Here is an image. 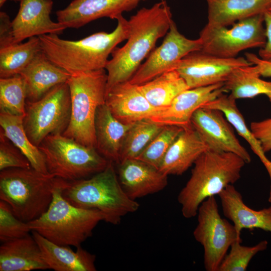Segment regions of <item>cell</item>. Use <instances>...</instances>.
Here are the masks:
<instances>
[{"instance_id":"14","label":"cell","mask_w":271,"mask_h":271,"mask_svg":"<svg viewBox=\"0 0 271 271\" xmlns=\"http://www.w3.org/2000/svg\"><path fill=\"white\" fill-rule=\"evenodd\" d=\"M191 123L209 150L232 153L246 164L251 162L249 153L239 142L233 126L221 111L200 107L192 115Z\"/></svg>"},{"instance_id":"37","label":"cell","mask_w":271,"mask_h":271,"mask_svg":"<svg viewBox=\"0 0 271 271\" xmlns=\"http://www.w3.org/2000/svg\"><path fill=\"white\" fill-rule=\"evenodd\" d=\"M31 167L27 158L1 131L0 170L12 168Z\"/></svg>"},{"instance_id":"13","label":"cell","mask_w":271,"mask_h":271,"mask_svg":"<svg viewBox=\"0 0 271 271\" xmlns=\"http://www.w3.org/2000/svg\"><path fill=\"white\" fill-rule=\"evenodd\" d=\"M251 65L243 57L224 58L199 50L185 56L175 70L193 88L224 83L236 69Z\"/></svg>"},{"instance_id":"23","label":"cell","mask_w":271,"mask_h":271,"mask_svg":"<svg viewBox=\"0 0 271 271\" xmlns=\"http://www.w3.org/2000/svg\"><path fill=\"white\" fill-rule=\"evenodd\" d=\"M48 269L50 268L32 234L2 242L0 246V271Z\"/></svg>"},{"instance_id":"27","label":"cell","mask_w":271,"mask_h":271,"mask_svg":"<svg viewBox=\"0 0 271 271\" xmlns=\"http://www.w3.org/2000/svg\"><path fill=\"white\" fill-rule=\"evenodd\" d=\"M24 117L0 112L1 131L27 158L33 169L49 174L43 154L31 142L26 132Z\"/></svg>"},{"instance_id":"18","label":"cell","mask_w":271,"mask_h":271,"mask_svg":"<svg viewBox=\"0 0 271 271\" xmlns=\"http://www.w3.org/2000/svg\"><path fill=\"white\" fill-rule=\"evenodd\" d=\"M117 165L119 181L132 200L158 193L168 185V175L139 159H126Z\"/></svg>"},{"instance_id":"7","label":"cell","mask_w":271,"mask_h":271,"mask_svg":"<svg viewBox=\"0 0 271 271\" xmlns=\"http://www.w3.org/2000/svg\"><path fill=\"white\" fill-rule=\"evenodd\" d=\"M107 82L105 69L71 75L67 82L71 96V117L64 136L96 149L95 117L98 106L105 103Z\"/></svg>"},{"instance_id":"21","label":"cell","mask_w":271,"mask_h":271,"mask_svg":"<svg viewBox=\"0 0 271 271\" xmlns=\"http://www.w3.org/2000/svg\"><path fill=\"white\" fill-rule=\"evenodd\" d=\"M26 87L27 101L34 102L52 88L66 83L71 74L53 63L42 51L20 73Z\"/></svg>"},{"instance_id":"29","label":"cell","mask_w":271,"mask_h":271,"mask_svg":"<svg viewBox=\"0 0 271 271\" xmlns=\"http://www.w3.org/2000/svg\"><path fill=\"white\" fill-rule=\"evenodd\" d=\"M236 100L230 94L226 95L223 93L213 100L205 103L201 107L221 111L233 127L248 143L252 151L265 166L271 161L266 157L258 141L247 127L245 119L237 106Z\"/></svg>"},{"instance_id":"2","label":"cell","mask_w":271,"mask_h":271,"mask_svg":"<svg viewBox=\"0 0 271 271\" xmlns=\"http://www.w3.org/2000/svg\"><path fill=\"white\" fill-rule=\"evenodd\" d=\"M111 33L99 32L77 41L50 34L39 36L42 51L48 58L71 75L105 69L108 57L116 46L128 39V22L122 15Z\"/></svg>"},{"instance_id":"36","label":"cell","mask_w":271,"mask_h":271,"mask_svg":"<svg viewBox=\"0 0 271 271\" xmlns=\"http://www.w3.org/2000/svg\"><path fill=\"white\" fill-rule=\"evenodd\" d=\"M31 231L27 222L19 219L11 206L0 201V240L4 242L24 237Z\"/></svg>"},{"instance_id":"41","label":"cell","mask_w":271,"mask_h":271,"mask_svg":"<svg viewBox=\"0 0 271 271\" xmlns=\"http://www.w3.org/2000/svg\"><path fill=\"white\" fill-rule=\"evenodd\" d=\"M263 16L266 41L264 46L260 49L258 54L260 58L271 61V12H265Z\"/></svg>"},{"instance_id":"32","label":"cell","mask_w":271,"mask_h":271,"mask_svg":"<svg viewBox=\"0 0 271 271\" xmlns=\"http://www.w3.org/2000/svg\"><path fill=\"white\" fill-rule=\"evenodd\" d=\"M164 126L149 119L132 124L123 138L120 150V162L138 158Z\"/></svg>"},{"instance_id":"15","label":"cell","mask_w":271,"mask_h":271,"mask_svg":"<svg viewBox=\"0 0 271 271\" xmlns=\"http://www.w3.org/2000/svg\"><path fill=\"white\" fill-rule=\"evenodd\" d=\"M224 83L189 88L178 95L171 104L149 119L161 125H176L183 128L191 125L193 113L205 103L227 92Z\"/></svg>"},{"instance_id":"28","label":"cell","mask_w":271,"mask_h":271,"mask_svg":"<svg viewBox=\"0 0 271 271\" xmlns=\"http://www.w3.org/2000/svg\"><path fill=\"white\" fill-rule=\"evenodd\" d=\"M138 85L150 104L161 110L168 106L180 93L189 88L176 70L166 72Z\"/></svg>"},{"instance_id":"3","label":"cell","mask_w":271,"mask_h":271,"mask_svg":"<svg viewBox=\"0 0 271 271\" xmlns=\"http://www.w3.org/2000/svg\"><path fill=\"white\" fill-rule=\"evenodd\" d=\"M246 164L232 153L208 150L194 164L191 176L178 195L184 217L197 214L201 204L208 198L218 195L240 178Z\"/></svg>"},{"instance_id":"33","label":"cell","mask_w":271,"mask_h":271,"mask_svg":"<svg viewBox=\"0 0 271 271\" xmlns=\"http://www.w3.org/2000/svg\"><path fill=\"white\" fill-rule=\"evenodd\" d=\"M27 94L22 76L0 78V112L25 116Z\"/></svg>"},{"instance_id":"20","label":"cell","mask_w":271,"mask_h":271,"mask_svg":"<svg viewBox=\"0 0 271 271\" xmlns=\"http://www.w3.org/2000/svg\"><path fill=\"white\" fill-rule=\"evenodd\" d=\"M218 196L223 214L233 222L238 236H241L243 229L271 232V206L258 210L249 208L233 185H228Z\"/></svg>"},{"instance_id":"35","label":"cell","mask_w":271,"mask_h":271,"mask_svg":"<svg viewBox=\"0 0 271 271\" xmlns=\"http://www.w3.org/2000/svg\"><path fill=\"white\" fill-rule=\"evenodd\" d=\"M242 240H236L222 261L218 271H245L253 257L265 250L268 242L263 240L252 246L241 245Z\"/></svg>"},{"instance_id":"6","label":"cell","mask_w":271,"mask_h":271,"mask_svg":"<svg viewBox=\"0 0 271 271\" xmlns=\"http://www.w3.org/2000/svg\"><path fill=\"white\" fill-rule=\"evenodd\" d=\"M60 179L42 173L32 167L2 170L0 199L11 206L19 219L29 222L47 211Z\"/></svg>"},{"instance_id":"39","label":"cell","mask_w":271,"mask_h":271,"mask_svg":"<svg viewBox=\"0 0 271 271\" xmlns=\"http://www.w3.org/2000/svg\"><path fill=\"white\" fill-rule=\"evenodd\" d=\"M12 21L5 12H0V49L14 44Z\"/></svg>"},{"instance_id":"42","label":"cell","mask_w":271,"mask_h":271,"mask_svg":"<svg viewBox=\"0 0 271 271\" xmlns=\"http://www.w3.org/2000/svg\"><path fill=\"white\" fill-rule=\"evenodd\" d=\"M7 1V0H0V7H3Z\"/></svg>"},{"instance_id":"1","label":"cell","mask_w":271,"mask_h":271,"mask_svg":"<svg viewBox=\"0 0 271 271\" xmlns=\"http://www.w3.org/2000/svg\"><path fill=\"white\" fill-rule=\"evenodd\" d=\"M172 16L166 1L161 0L151 8H142L130 17L127 42L122 47L115 48L105 68L106 92L115 85L130 79L158 40L168 32Z\"/></svg>"},{"instance_id":"30","label":"cell","mask_w":271,"mask_h":271,"mask_svg":"<svg viewBox=\"0 0 271 271\" xmlns=\"http://www.w3.org/2000/svg\"><path fill=\"white\" fill-rule=\"evenodd\" d=\"M251 66L240 67L234 71L224 83L225 89L235 99L263 94L271 104V81L261 79Z\"/></svg>"},{"instance_id":"43","label":"cell","mask_w":271,"mask_h":271,"mask_svg":"<svg viewBox=\"0 0 271 271\" xmlns=\"http://www.w3.org/2000/svg\"><path fill=\"white\" fill-rule=\"evenodd\" d=\"M11 1H14L15 2H20V0H11Z\"/></svg>"},{"instance_id":"40","label":"cell","mask_w":271,"mask_h":271,"mask_svg":"<svg viewBox=\"0 0 271 271\" xmlns=\"http://www.w3.org/2000/svg\"><path fill=\"white\" fill-rule=\"evenodd\" d=\"M245 58L250 63L252 69L260 76L271 77V61L265 60L258 57L254 54L246 52Z\"/></svg>"},{"instance_id":"8","label":"cell","mask_w":271,"mask_h":271,"mask_svg":"<svg viewBox=\"0 0 271 271\" xmlns=\"http://www.w3.org/2000/svg\"><path fill=\"white\" fill-rule=\"evenodd\" d=\"M38 148L44 156L49 174L68 181L93 176L103 170L109 162L95 148L63 134L47 136Z\"/></svg>"},{"instance_id":"10","label":"cell","mask_w":271,"mask_h":271,"mask_svg":"<svg viewBox=\"0 0 271 271\" xmlns=\"http://www.w3.org/2000/svg\"><path fill=\"white\" fill-rule=\"evenodd\" d=\"M263 14L238 21L230 29L206 25L200 33L201 50L218 57L231 58L245 49L263 47L266 41Z\"/></svg>"},{"instance_id":"5","label":"cell","mask_w":271,"mask_h":271,"mask_svg":"<svg viewBox=\"0 0 271 271\" xmlns=\"http://www.w3.org/2000/svg\"><path fill=\"white\" fill-rule=\"evenodd\" d=\"M67 181L60 179L47 211L28 224L31 231L54 243L77 247L92 235L94 228L104 221L105 217L99 210L77 207L66 200L62 191Z\"/></svg>"},{"instance_id":"9","label":"cell","mask_w":271,"mask_h":271,"mask_svg":"<svg viewBox=\"0 0 271 271\" xmlns=\"http://www.w3.org/2000/svg\"><path fill=\"white\" fill-rule=\"evenodd\" d=\"M71 110L67 82L55 86L37 101H27L23 124L31 142L38 147L47 136L63 134L69 123Z\"/></svg>"},{"instance_id":"34","label":"cell","mask_w":271,"mask_h":271,"mask_svg":"<svg viewBox=\"0 0 271 271\" xmlns=\"http://www.w3.org/2000/svg\"><path fill=\"white\" fill-rule=\"evenodd\" d=\"M183 129L176 125H164L136 159L159 169L168 150Z\"/></svg>"},{"instance_id":"19","label":"cell","mask_w":271,"mask_h":271,"mask_svg":"<svg viewBox=\"0 0 271 271\" xmlns=\"http://www.w3.org/2000/svg\"><path fill=\"white\" fill-rule=\"evenodd\" d=\"M105 104L112 115L120 122L132 124L149 119L161 110L152 105L138 85L129 81L119 83L107 92Z\"/></svg>"},{"instance_id":"22","label":"cell","mask_w":271,"mask_h":271,"mask_svg":"<svg viewBox=\"0 0 271 271\" xmlns=\"http://www.w3.org/2000/svg\"><path fill=\"white\" fill-rule=\"evenodd\" d=\"M209 147L191 125L183 128L168 150L159 170L167 175H181Z\"/></svg>"},{"instance_id":"44","label":"cell","mask_w":271,"mask_h":271,"mask_svg":"<svg viewBox=\"0 0 271 271\" xmlns=\"http://www.w3.org/2000/svg\"><path fill=\"white\" fill-rule=\"evenodd\" d=\"M268 11L271 12V7Z\"/></svg>"},{"instance_id":"31","label":"cell","mask_w":271,"mask_h":271,"mask_svg":"<svg viewBox=\"0 0 271 271\" xmlns=\"http://www.w3.org/2000/svg\"><path fill=\"white\" fill-rule=\"evenodd\" d=\"M41 51L40 39L37 36L29 38L25 43L1 48L0 78L20 74Z\"/></svg>"},{"instance_id":"24","label":"cell","mask_w":271,"mask_h":271,"mask_svg":"<svg viewBox=\"0 0 271 271\" xmlns=\"http://www.w3.org/2000/svg\"><path fill=\"white\" fill-rule=\"evenodd\" d=\"M50 269L55 271H95V255L81 246L76 251L69 246L57 244L38 232L31 231Z\"/></svg>"},{"instance_id":"25","label":"cell","mask_w":271,"mask_h":271,"mask_svg":"<svg viewBox=\"0 0 271 271\" xmlns=\"http://www.w3.org/2000/svg\"><path fill=\"white\" fill-rule=\"evenodd\" d=\"M132 124L123 123L117 119L105 103L98 106L94 121L98 152L108 161L118 164L123 138Z\"/></svg>"},{"instance_id":"11","label":"cell","mask_w":271,"mask_h":271,"mask_svg":"<svg viewBox=\"0 0 271 271\" xmlns=\"http://www.w3.org/2000/svg\"><path fill=\"white\" fill-rule=\"evenodd\" d=\"M198 223L194 230L195 239L204 250V266L207 271H218L231 244L242 240L233 225L222 218L214 196L204 200L197 212Z\"/></svg>"},{"instance_id":"38","label":"cell","mask_w":271,"mask_h":271,"mask_svg":"<svg viewBox=\"0 0 271 271\" xmlns=\"http://www.w3.org/2000/svg\"><path fill=\"white\" fill-rule=\"evenodd\" d=\"M250 129L265 154L271 151V117L251 122Z\"/></svg>"},{"instance_id":"16","label":"cell","mask_w":271,"mask_h":271,"mask_svg":"<svg viewBox=\"0 0 271 271\" xmlns=\"http://www.w3.org/2000/svg\"><path fill=\"white\" fill-rule=\"evenodd\" d=\"M141 0H73L56 12L58 22L66 28L78 29L102 18L117 19L132 10Z\"/></svg>"},{"instance_id":"12","label":"cell","mask_w":271,"mask_h":271,"mask_svg":"<svg viewBox=\"0 0 271 271\" xmlns=\"http://www.w3.org/2000/svg\"><path fill=\"white\" fill-rule=\"evenodd\" d=\"M201 49L199 38H187L179 32L172 21L162 44L152 51L129 81L136 85L146 83L166 72L175 70L177 63L185 56Z\"/></svg>"},{"instance_id":"17","label":"cell","mask_w":271,"mask_h":271,"mask_svg":"<svg viewBox=\"0 0 271 271\" xmlns=\"http://www.w3.org/2000/svg\"><path fill=\"white\" fill-rule=\"evenodd\" d=\"M20 6L12 21L15 44L43 35H60L66 27L50 17L52 0H20Z\"/></svg>"},{"instance_id":"26","label":"cell","mask_w":271,"mask_h":271,"mask_svg":"<svg viewBox=\"0 0 271 271\" xmlns=\"http://www.w3.org/2000/svg\"><path fill=\"white\" fill-rule=\"evenodd\" d=\"M208 23L211 27H227L238 21L264 14L271 0H206Z\"/></svg>"},{"instance_id":"4","label":"cell","mask_w":271,"mask_h":271,"mask_svg":"<svg viewBox=\"0 0 271 271\" xmlns=\"http://www.w3.org/2000/svg\"><path fill=\"white\" fill-rule=\"evenodd\" d=\"M62 195L76 207L99 210L104 215V221L113 225L118 224L122 217L140 207L124 191L110 161L103 170L90 178L67 181Z\"/></svg>"}]
</instances>
